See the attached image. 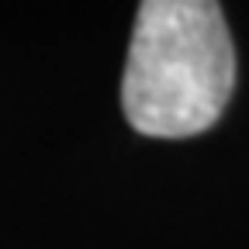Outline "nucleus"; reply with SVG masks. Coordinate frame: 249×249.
Returning <instances> with one entry per match:
<instances>
[{
    "instance_id": "1",
    "label": "nucleus",
    "mask_w": 249,
    "mask_h": 249,
    "mask_svg": "<svg viewBox=\"0 0 249 249\" xmlns=\"http://www.w3.org/2000/svg\"><path fill=\"white\" fill-rule=\"evenodd\" d=\"M232 87L235 52L222 7L211 0L139 4L121 80V107L135 132L152 139L208 132Z\"/></svg>"
}]
</instances>
